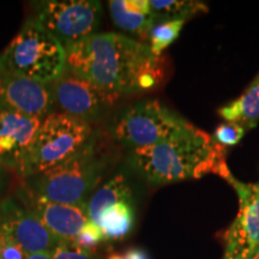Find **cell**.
<instances>
[{"mask_svg":"<svg viewBox=\"0 0 259 259\" xmlns=\"http://www.w3.org/2000/svg\"><path fill=\"white\" fill-rule=\"evenodd\" d=\"M65 53L66 69L119 99L154 92L166 78L164 58L125 35L93 34L65 47Z\"/></svg>","mask_w":259,"mask_h":259,"instance_id":"6da1fadb","label":"cell"},{"mask_svg":"<svg viewBox=\"0 0 259 259\" xmlns=\"http://www.w3.org/2000/svg\"><path fill=\"white\" fill-rule=\"evenodd\" d=\"M225 154L226 147L191 125L161 143L130 149L126 163L150 185H166L218 174L226 164Z\"/></svg>","mask_w":259,"mask_h":259,"instance_id":"7a4b0ae2","label":"cell"},{"mask_svg":"<svg viewBox=\"0 0 259 259\" xmlns=\"http://www.w3.org/2000/svg\"><path fill=\"white\" fill-rule=\"evenodd\" d=\"M114 160L99 132H93L76 153L50 169L23 179L45 198L60 204L87 202L85 197L101 181Z\"/></svg>","mask_w":259,"mask_h":259,"instance_id":"3957f363","label":"cell"},{"mask_svg":"<svg viewBox=\"0 0 259 259\" xmlns=\"http://www.w3.org/2000/svg\"><path fill=\"white\" fill-rule=\"evenodd\" d=\"M65 67L64 46L32 17L0 54V71L38 83L52 84Z\"/></svg>","mask_w":259,"mask_h":259,"instance_id":"277c9868","label":"cell"},{"mask_svg":"<svg viewBox=\"0 0 259 259\" xmlns=\"http://www.w3.org/2000/svg\"><path fill=\"white\" fill-rule=\"evenodd\" d=\"M191 125L157 100H147L116 112L109 120L108 134L115 143L130 150L161 143Z\"/></svg>","mask_w":259,"mask_h":259,"instance_id":"5b68a950","label":"cell"},{"mask_svg":"<svg viewBox=\"0 0 259 259\" xmlns=\"http://www.w3.org/2000/svg\"><path fill=\"white\" fill-rule=\"evenodd\" d=\"M93 126L65 113H51L41 122L25 178L36 176L66 160L87 143ZM24 178V179H25Z\"/></svg>","mask_w":259,"mask_h":259,"instance_id":"8992f818","label":"cell"},{"mask_svg":"<svg viewBox=\"0 0 259 259\" xmlns=\"http://www.w3.org/2000/svg\"><path fill=\"white\" fill-rule=\"evenodd\" d=\"M34 19L57 37L64 48L93 35L102 6L95 0H44L32 3Z\"/></svg>","mask_w":259,"mask_h":259,"instance_id":"52a82bcc","label":"cell"},{"mask_svg":"<svg viewBox=\"0 0 259 259\" xmlns=\"http://www.w3.org/2000/svg\"><path fill=\"white\" fill-rule=\"evenodd\" d=\"M51 87L54 105L65 114L76 116L90 125L100 120L119 100L118 96L103 92L66 67Z\"/></svg>","mask_w":259,"mask_h":259,"instance_id":"ba28073f","label":"cell"},{"mask_svg":"<svg viewBox=\"0 0 259 259\" xmlns=\"http://www.w3.org/2000/svg\"><path fill=\"white\" fill-rule=\"evenodd\" d=\"M239 197V212L225 235L223 259H248L259 247V184L240 183L231 171L222 177Z\"/></svg>","mask_w":259,"mask_h":259,"instance_id":"9c48e42d","label":"cell"},{"mask_svg":"<svg viewBox=\"0 0 259 259\" xmlns=\"http://www.w3.org/2000/svg\"><path fill=\"white\" fill-rule=\"evenodd\" d=\"M14 198L60 240H73L89 221L88 202L77 205L52 202L23 181L15 187Z\"/></svg>","mask_w":259,"mask_h":259,"instance_id":"30bf717a","label":"cell"},{"mask_svg":"<svg viewBox=\"0 0 259 259\" xmlns=\"http://www.w3.org/2000/svg\"><path fill=\"white\" fill-rule=\"evenodd\" d=\"M44 119L0 107V163L24 179L35 138Z\"/></svg>","mask_w":259,"mask_h":259,"instance_id":"8fae6325","label":"cell"},{"mask_svg":"<svg viewBox=\"0 0 259 259\" xmlns=\"http://www.w3.org/2000/svg\"><path fill=\"white\" fill-rule=\"evenodd\" d=\"M0 227L11 234L27 254L51 253L63 241L52 234L14 197L0 202Z\"/></svg>","mask_w":259,"mask_h":259,"instance_id":"7c38bea8","label":"cell"},{"mask_svg":"<svg viewBox=\"0 0 259 259\" xmlns=\"http://www.w3.org/2000/svg\"><path fill=\"white\" fill-rule=\"evenodd\" d=\"M0 107L45 119L54 107L51 84L38 83L0 71Z\"/></svg>","mask_w":259,"mask_h":259,"instance_id":"4fadbf2b","label":"cell"},{"mask_svg":"<svg viewBox=\"0 0 259 259\" xmlns=\"http://www.w3.org/2000/svg\"><path fill=\"white\" fill-rule=\"evenodd\" d=\"M108 4L116 27L136 35L143 42L149 40V32L156 24L157 18L148 0H112Z\"/></svg>","mask_w":259,"mask_h":259,"instance_id":"5bb4252c","label":"cell"},{"mask_svg":"<svg viewBox=\"0 0 259 259\" xmlns=\"http://www.w3.org/2000/svg\"><path fill=\"white\" fill-rule=\"evenodd\" d=\"M121 202L134 204V191L127 177L118 173L97 189L89 199V220L96 223L103 210Z\"/></svg>","mask_w":259,"mask_h":259,"instance_id":"9a60e30c","label":"cell"},{"mask_svg":"<svg viewBox=\"0 0 259 259\" xmlns=\"http://www.w3.org/2000/svg\"><path fill=\"white\" fill-rule=\"evenodd\" d=\"M220 114L228 122H236L253 128L259 122V73L252 80L250 88L229 105L220 109Z\"/></svg>","mask_w":259,"mask_h":259,"instance_id":"2e32d148","label":"cell"},{"mask_svg":"<svg viewBox=\"0 0 259 259\" xmlns=\"http://www.w3.org/2000/svg\"><path fill=\"white\" fill-rule=\"evenodd\" d=\"M96 225L107 240H120L132 231L135 225V206L131 203H118L103 210Z\"/></svg>","mask_w":259,"mask_h":259,"instance_id":"e0dca14e","label":"cell"},{"mask_svg":"<svg viewBox=\"0 0 259 259\" xmlns=\"http://www.w3.org/2000/svg\"><path fill=\"white\" fill-rule=\"evenodd\" d=\"M153 14L163 21H186L194 15L206 12L208 9L199 2H178V0H149Z\"/></svg>","mask_w":259,"mask_h":259,"instance_id":"ac0fdd59","label":"cell"},{"mask_svg":"<svg viewBox=\"0 0 259 259\" xmlns=\"http://www.w3.org/2000/svg\"><path fill=\"white\" fill-rule=\"evenodd\" d=\"M185 21H163L155 24L149 32V46L156 57H161L162 52L173 44L179 36Z\"/></svg>","mask_w":259,"mask_h":259,"instance_id":"d6986e66","label":"cell"},{"mask_svg":"<svg viewBox=\"0 0 259 259\" xmlns=\"http://www.w3.org/2000/svg\"><path fill=\"white\" fill-rule=\"evenodd\" d=\"M102 240H105V236H103L101 228L95 222H93L92 220H89L84 225L79 234L73 239L72 242L77 247L92 253Z\"/></svg>","mask_w":259,"mask_h":259,"instance_id":"ffe728a7","label":"cell"},{"mask_svg":"<svg viewBox=\"0 0 259 259\" xmlns=\"http://www.w3.org/2000/svg\"><path fill=\"white\" fill-rule=\"evenodd\" d=\"M245 135V127L236 122H228L221 124L216 128L213 139L223 147H231L238 144Z\"/></svg>","mask_w":259,"mask_h":259,"instance_id":"44dd1931","label":"cell"},{"mask_svg":"<svg viewBox=\"0 0 259 259\" xmlns=\"http://www.w3.org/2000/svg\"><path fill=\"white\" fill-rule=\"evenodd\" d=\"M0 250L2 259H27L28 254L11 234L0 227Z\"/></svg>","mask_w":259,"mask_h":259,"instance_id":"7402d4cb","label":"cell"},{"mask_svg":"<svg viewBox=\"0 0 259 259\" xmlns=\"http://www.w3.org/2000/svg\"><path fill=\"white\" fill-rule=\"evenodd\" d=\"M52 259H94L90 252L77 247L72 240H63L51 252Z\"/></svg>","mask_w":259,"mask_h":259,"instance_id":"603a6c76","label":"cell"},{"mask_svg":"<svg viewBox=\"0 0 259 259\" xmlns=\"http://www.w3.org/2000/svg\"><path fill=\"white\" fill-rule=\"evenodd\" d=\"M125 259H150V255L145 250L141 247L128 248L124 254Z\"/></svg>","mask_w":259,"mask_h":259,"instance_id":"cb8c5ba5","label":"cell"},{"mask_svg":"<svg viewBox=\"0 0 259 259\" xmlns=\"http://www.w3.org/2000/svg\"><path fill=\"white\" fill-rule=\"evenodd\" d=\"M27 259H52L51 258V253H32V254H28Z\"/></svg>","mask_w":259,"mask_h":259,"instance_id":"d4e9b609","label":"cell"},{"mask_svg":"<svg viewBox=\"0 0 259 259\" xmlns=\"http://www.w3.org/2000/svg\"><path fill=\"white\" fill-rule=\"evenodd\" d=\"M107 259H125V257L122 254H119V253H113L111 255H108Z\"/></svg>","mask_w":259,"mask_h":259,"instance_id":"484cf974","label":"cell"},{"mask_svg":"<svg viewBox=\"0 0 259 259\" xmlns=\"http://www.w3.org/2000/svg\"><path fill=\"white\" fill-rule=\"evenodd\" d=\"M248 259H259V247L257 248V251H255V252H254V253H253V254H252V255H251V257H250V258H248Z\"/></svg>","mask_w":259,"mask_h":259,"instance_id":"4316f807","label":"cell"},{"mask_svg":"<svg viewBox=\"0 0 259 259\" xmlns=\"http://www.w3.org/2000/svg\"><path fill=\"white\" fill-rule=\"evenodd\" d=\"M0 259H2V250H0Z\"/></svg>","mask_w":259,"mask_h":259,"instance_id":"83f0119b","label":"cell"},{"mask_svg":"<svg viewBox=\"0 0 259 259\" xmlns=\"http://www.w3.org/2000/svg\"><path fill=\"white\" fill-rule=\"evenodd\" d=\"M0 202H2V200H0Z\"/></svg>","mask_w":259,"mask_h":259,"instance_id":"f1b7e54d","label":"cell"}]
</instances>
